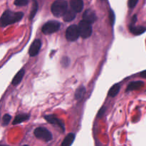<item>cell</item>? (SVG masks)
<instances>
[{"mask_svg": "<svg viewBox=\"0 0 146 146\" xmlns=\"http://www.w3.org/2000/svg\"><path fill=\"white\" fill-rule=\"evenodd\" d=\"M24 17V13L19 11L14 12L10 10H6L1 17V26L2 27H7L10 24L19 21Z\"/></svg>", "mask_w": 146, "mask_h": 146, "instance_id": "obj_1", "label": "cell"}, {"mask_svg": "<svg viewBox=\"0 0 146 146\" xmlns=\"http://www.w3.org/2000/svg\"><path fill=\"white\" fill-rule=\"evenodd\" d=\"M51 10L55 17H63L68 10V3L66 0H56L51 5Z\"/></svg>", "mask_w": 146, "mask_h": 146, "instance_id": "obj_2", "label": "cell"}, {"mask_svg": "<svg viewBox=\"0 0 146 146\" xmlns=\"http://www.w3.org/2000/svg\"><path fill=\"white\" fill-rule=\"evenodd\" d=\"M78 27L80 36L82 38H87L91 36L92 34V27H91V24L90 23L82 20L78 23Z\"/></svg>", "mask_w": 146, "mask_h": 146, "instance_id": "obj_3", "label": "cell"}, {"mask_svg": "<svg viewBox=\"0 0 146 146\" xmlns=\"http://www.w3.org/2000/svg\"><path fill=\"white\" fill-rule=\"evenodd\" d=\"M34 135L38 139L42 140L45 142H49L53 138L52 133L48 129L42 127H39L34 130Z\"/></svg>", "mask_w": 146, "mask_h": 146, "instance_id": "obj_4", "label": "cell"}, {"mask_svg": "<svg viewBox=\"0 0 146 146\" xmlns=\"http://www.w3.org/2000/svg\"><path fill=\"white\" fill-rule=\"evenodd\" d=\"M60 26L61 24L57 21H49L43 26L41 30L44 34H51L58 31Z\"/></svg>", "mask_w": 146, "mask_h": 146, "instance_id": "obj_5", "label": "cell"}, {"mask_svg": "<svg viewBox=\"0 0 146 146\" xmlns=\"http://www.w3.org/2000/svg\"><path fill=\"white\" fill-rule=\"evenodd\" d=\"M80 36L78 26L71 25L66 31V38L69 41H76Z\"/></svg>", "mask_w": 146, "mask_h": 146, "instance_id": "obj_6", "label": "cell"}, {"mask_svg": "<svg viewBox=\"0 0 146 146\" xmlns=\"http://www.w3.org/2000/svg\"><path fill=\"white\" fill-rule=\"evenodd\" d=\"M44 118L48 121L49 123L52 124V125H57L58 128H61L63 132L65 131V126H64V123L61 120L58 119V118L56 117V115H45L44 116Z\"/></svg>", "mask_w": 146, "mask_h": 146, "instance_id": "obj_7", "label": "cell"}, {"mask_svg": "<svg viewBox=\"0 0 146 146\" xmlns=\"http://www.w3.org/2000/svg\"><path fill=\"white\" fill-rule=\"evenodd\" d=\"M41 47V40L37 38V39L34 40L33 43L31 44V46L29 48V55L30 56H36L37 54L39 52L40 49Z\"/></svg>", "mask_w": 146, "mask_h": 146, "instance_id": "obj_8", "label": "cell"}, {"mask_svg": "<svg viewBox=\"0 0 146 146\" xmlns=\"http://www.w3.org/2000/svg\"><path fill=\"white\" fill-rule=\"evenodd\" d=\"M96 19L97 16L93 10L87 9L84 11V14H83V20L90 23V24H93L96 21Z\"/></svg>", "mask_w": 146, "mask_h": 146, "instance_id": "obj_9", "label": "cell"}, {"mask_svg": "<svg viewBox=\"0 0 146 146\" xmlns=\"http://www.w3.org/2000/svg\"><path fill=\"white\" fill-rule=\"evenodd\" d=\"M70 5L72 9H74L76 12H81L84 9V1L83 0H71Z\"/></svg>", "mask_w": 146, "mask_h": 146, "instance_id": "obj_10", "label": "cell"}, {"mask_svg": "<svg viewBox=\"0 0 146 146\" xmlns=\"http://www.w3.org/2000/svg\"><path fill=\"white\" fill-rule=\"evenodd\" d=\"M144 86L143 81H135L131 82L128 84V87L126 88V92H129V91H134V90H138L139 88H142Z\"/></svg>", "mask_w": 146, "mask_h": 146, "instance_id": "obj_11", "label": "cell"}, {"mask_svg": "<svg viewBox=\"0 0 146 146\" xmlns=\"http://www.w3.org/2000/svg\"><path fill=\"white\" fill-rule=\"evenodd\" d=\"M24 74H25V70L24 68H21L18 73L15 75V76L13 78L12 81H11V84L14 86H17L20 84V82L22 80L23 77H24Z\"/></svg>", "mask_w": 146, "mask_h": 146, "instance_id": "obj_12", "label": "cell"}, {"mask_svg": "<svg viewBox=\"0 0 146 146\" xmlns=\"http://www.w3.org/2000/svg\"><path fill=\"white\" fill-rule=\"evenodd\" d=\"M76 13L74 9H68L67 10L66 12L65 13L64 16H63V19L66 22H69L71 21L72 20H74L76 18Z\"/></svg>", "mask_w": 146, "mask_h": 146, "instance_id": "obj_13", "label": "cell"}, {"mask_svg": "<svg viewBox=\"0 0 146 146\" xmlns=\"http://www.w3.org/2000/svg\"><path fill=\"white\" fill-rule=\"evenodd\" d=\"M130 30H131V32L132 34H133L134 35H141V34H143L144 32L146 31V28L144 27H135L134 25L131 24L130 26Z\"/></svg>", "mask_w": 146, "mask_h": 146, "instance_id": "obj_14", "label": "cell"}, {"mask_svg": "<svg viewBox=\"0 0 146 146\" xmlns=\"http://www.w3.org/2000/svg\"><path fill=\"white\" fill-rule=\"evenodd\" d=\"M30 115L29 114L23 113V114H19V115H17L15 117L14 120L13 121V124L16 125V124H19L21 123L24 122V121H27V120L29 118Z\"/></svg>", "mask_w": 146, "mask_h": 146, "instance_id": "obj_15", "label": "cell"}, {"mask_svg": "<svg viewBox=\"0 0 146 146\" xmlns=\"http://www.w3.org/2000/svg\"><path fill=\"white\" fill-rule=\"evenodd\" d=\"M74 139H75V134L71 133H69L68 135H67L66 137L64 138V141H63V143H61V145L62 146L71 145V144L73 143V142H74Z\"/></svg>", "mask_w": 146, "mask_h": 146, "instance_id": "obj_16", "label": "cell"}, {"mask_svg": "<svg viewBox=\"0 0 146 146\" xmlns=\"http://www.w3.org/2000/svg\"><path fill=\"white\" fill-rule=\"evenodd\" d=\"M120 90H121V85H120L119 84H115V85H113L111 87V89L108 91V96H109L110 97L113 98V97L116 96L118 95Z\"/></svg>", "mask_w": 146, "mask_h": 146, "instance_id": "obj_17", "label": "cell"}, {"mask_svg": "<svg viewBox=\"0 0 146 146\" xmlns=\"http://www.w3.org/2000/svg\"><path fill=\"white\" fill-rule=\"evenodd\" d=\"M38 3H37V1H36V0H33L31 12H30V16H29L30 20L33 19V18L35 17L37 11H38Z\"/></svg>", "mask_w": 146, "mask_h": 146, "instance_id": "obj_18", "label": "cell"}, {"mask_svg": "<svg viewBox=\"0 0 146 146\" xmlns=\"http://www.w3.org/2000/svg\"><path fill=\"white\" fill-rule=\"evenodd\" d=\"M86 92V88L83 86L78 87L76 89L75 92V98L76 100H79L82 98V97L84 96V94Z\"/></svg>", "mask_w": 146, "mask_h": 146, "instance_id": "obj_19", "label": "cell"}, {"mask_svg": "<svg viewBox=\"0 0 146 146\" xmlns=\"http://www.w3.org/2000/svg\"><path fill=\"white\" fill-rule=\"evenodd\" d=\"M11 115H9V114H5L2 118V125L5 126V125H8L10 121H11Z\"/></svg>", "mask_w": 146, "mask_h": 146, "instance_id": "obj_20", "label": "cell"}, {"mask_svg": "<svg viewBox=\"0 0 146 146\" xmlns=\"http://www.w3.org/2000/svg\"><path fill=\"white\" fill-rule=\"evenodd\" d=\"M29 3V0H15L14 4L17 7H23V6L27 5Z\"/></svg>", "mask_w": 146, "mask_h": 146, "instance_id": "obj_21", "label": "cell"}, {"mask_svg": "<svg viewBox=\"0 0 146 146\" xmlns=\"http://www.w3.org/2000/svg\"><path fill=\"white\" fill-rule=\"evenodd\" d=\"M61 65H62L64 67H65V68L68 67V66H69V64H70L69 58H68L67 56L63 57V58H61Z\"/></svg>", "mask_w": 146, "mask_h": 146, "instance_id": "obj_22", "label": "cell"}, {"mask_svg": "<svg viewBox=\"0 0 146 146\" xmlns=\"http://www.w3.org/2000/svg\"><path fill=\"white\" fill-rule=\"evenodd\" d=\"M138 2V0H128V7L131 9L134 8V7L137 5Z\"/></svg>", "mask_w": 146, "mask_h": 146, "instance_id": "obj_23", "label": "cell"}, {"mask_svg": "<svg viewBox=\"0 0 146 146\" xmlns=\"http://www.w3.org/2000/svg\"><path fill=\"white\" fill-rule=\"evenodd\" d=\"M109 19L110 21H111V25H113L114 23H115V14L113 11V10H111L110 11V15H109Z\"/></svg>", "mask_w": 146, "mask_h": 146, "instance_id": "obj_24", "label": "cell"}, {"mask_svg": "<svg viewBox=\"0 0 146 146\" xmlns=\"http://www.w3.org/2000/svg\"><path fill=\"white\" fill-rule=\"evenodd\" d=\"M105 111H106V107L103 106L102 108L99 110V112H98V118H101V117L103 116V115L104 114V113H105Z\"/></svg>", "mask_w": 146, "mask_h": 146, "instance_id": "obj_25", "label": "cell"}, {"mask_svg": "<svg viewBox=\"0 0 146 146\" xmlns=\"http://www.w3.org/2000/svg\"><path fill=\"white\" fill-rule=\"evenodd\" d=\"M137 21V16L136 15H134L133 17L132 18V25H134V24H135V22H136Z\"/></svg>", "mask_w": 146, "mask_h": 146, "instance_id": "obj_26", "label": "cell"}, {"mask_svg": "<svg viewBox=\"0 0 146 146\" xmlns=\"http://www.w3.org/2000/svg\"><path fill=\"white\" fill-rule=\"evenodd\" d=\"M140 76H141V77H143V78H146V70H145V71H142V72L140 74Z\"/></svg>", "mask_w": 146, "mask_h": 146, "instance_id": "obj_27", "label": "cell"}]
</instances>
